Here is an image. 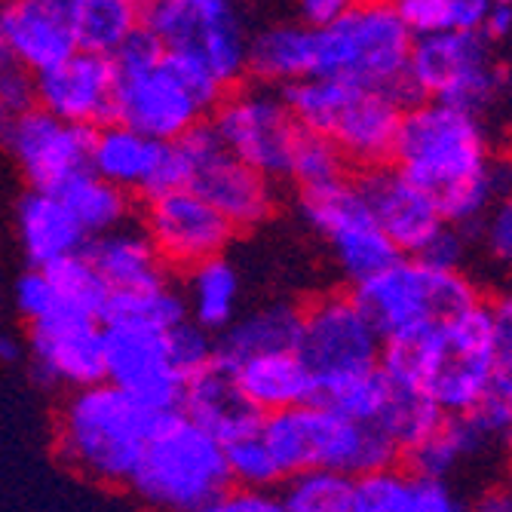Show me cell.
<instances>
[{"label":"cell","mask_w":512,"mask_h":512,"mask_svg":"<svg viewBox=\"0 0 512 512\" xmlns=\"http://www.w3.org/2000/svg\"><path fill=\"white\" fill-rule=\"evenodd\" d=\"M393 166L424 188L442 221L473 230L500 200H506V166L485 117L439 102H414L405 108Z\"/></svg>","instance_id":"6da1fadb"},{"label":"cell","mask_w":512,"mask_h":512,"mask_svg":"<svg viewBox=\"0 0 512 512\" xmlns=\"http://www.w3.org/2000/svg\"><path fill=\"white\" fill-rule=\"evenodd\" d=\"M160 417L108 381L68 390L56 408V454L86 482L126 488Z\"/></svg>","instance_id":"7a4b0ae2"},{"label":"cell","mask_w":512,"mask_h":512,"mask_svg":"<svg viewBox=\"0 0 512 512\" xmlns=\"http://www.w3.org/2000/svg\"><path fill=\"white\" fill-rule=\"evenodd\" d=\"M512 387V298L485 295L436 325L421 390L445 417L470 414L491 390Z\"/></svg>","instance_id":"3957f363"},{"label":"cell","mask_w":512,"mask_h":512,"mask_svg":"<svg viewBox=\"0 0 512 512\" xmlns=\"http://www.w3.org/2000/svg\"><path fill=\"white\" fill-rule=\"evenodd\" d=\"M283 92L295 123L329 138L347 166L362 172L393 163L405 105L381 89H365L335 77H307Z\"/></svg>","instance_id":"277c9868"},{"label":"cell","mask_w":512,"mask_h":512,"mask_svg":"<svg viewBox=\"0 0 512 512\" xmlns=\"http://www.w3.org/2000/svg\"><path fill=\"white\" fill-rule=\"evenodd\" d=\"M258 433L283 479L301 470H332L347 479H362L393 467L402 457L375 424L347 421L319 402L264 414Z\"/></svg>","instance_id":"5b68a950"},{"label":"cell","mask_w":512,"mask_h":512,"mask_svg":"<svg viewBox=\"0 0 512 512\" xmlns=\"http://www.w3.org/2000/svg\"><path fill=\"white\" fill-rule=\"evenodd\" d=\"M126 488L148 512H200L230 488L224 448L181 411L163 414Z\"/></svg>","instance_id":"8992f818"},{"label":"cell","mask_w":512,"mask_h":512,"mask_svg":"<svg viewBox=\"0 0 512 512\" xmlns=\"http://www.w3.org/2000/svg\"><path fill=\"white\" fill-rule=\"evenodd\" d=\"M414 37L402 25L393 0H359L341 19L313 28L316 74L365 89H381L411 105L405 68Z\"/></svg>","instance_id":"52a82bcc"},{"label":"cell","mask_w":512,"mask_h":512,"mask_svg":"<svg viewBox=\"0 0 512 512\" xmlns=\"http://www.w3.org/2000/svg\"><path fill=\"white\" fill-rule=\"evenodd\" d=\"M114 62L111 120L142 132L154 142H178L191 129L206 123L209 111L181 80L166 59L160 40L142 25L120 50Z\"/></svg>","instance_id":"ba28073f"},{"label":"cell","mask_w":512,"mask_h":512,"mask_svg":"<svg viewBox=\"0 0 512 512\" xmlns=\"http://www.w3.org/2000/svg\"><path fill=\"white\" fill-rule=\"evenodd\" d=\"M350 295L375 325L381 341L421 325L445 322L485 298L467 270H442L408 255H399L365 283L353 286Z\"/></svg>","instance_id":"9c48e42d"},{"label":"cell","mask_w":512,"mask_h":512,"mask_svg":"<svg viewBox=\"0 0 512 512\" xmlns=\"http://www.w3.org/2000/svg\"><path fill=\"white\" fill-rule=\"evenodd\" d=\"M166 59L191 65L224 92L243 83L249 34L237 0H160L142 13Z\"/></svg>","instance_id":"30bf717a"},{"label":"cell","mask_w":512,"mask_h":512,"mask_svg":"<svg viewBox=\"0 0 512 512\" xmlns=\"http://www.w3.org/2000/svg\"><path fill=\"white\" fill-rule=\"evenodd\" d=\"M503 65L497 46L482 34L451 31L417 37L408 53L405 89L414 102H439L485 117L503 96Z\"/></svg>","instance_id":"8fae6325"},{"label":"cell","mask_w":512,"mask_h":512,"mask_svg":"<svg viewBox=\"0 0 512 512\" xmlns=\"http://www.w3.org/2000/svg\"><path fill=\"white\" fill-rule=\"evenodd\" d=\"M209 129L227 154H234L264 178H286L292 145L301 132L283 92L249 83L224 92V99L206 117Z\"/></svg>","instance_id":"7c38bea8"},{"label":"cell","mask_w":512,"mask_h":512,"mask_svg":"<svg viewBox=\"0 0 512 512\" xmlns=\"http://www.w3.org/2000/svg\"><path fill=\"white\" fill-rule=\"evenodd\" d=\"M301 215L313 234L329 246L350 289L399 258L359 194L356 178H341L329 188L301 194Z\"/></svg>","instance_id":"4fadbf2b"},{"label":"cell","mask_w":512,"mask_h":512,"mask_svg":"<svg viewBox=\"0 0 512 512\" xmlns=\"http://www.w3.org/2000/svg\"><path fill=\"white\" fill-rule=\"evenodd\" d=\"M295 353L319 387L356 375V371L378 368L381 335L365 319L350 292H325L301 307Z\"/></svg>","instance_id":"5bb4252c"},{"label":"cell","mask_w":512,"mask_h":512,"mask_svg":"<svg viewBox=\"0 0 512 512\" xmlns=\"http://www.w3.org/2000/svg\"><path fill=\"white\" fill-rule=\"evenodd\" d=\"M188 163V188L200 194L230 227L240 230L261 227L276 209L273 181L227 154L209 123H200L175 142Z\"/></svg>","instance_id":"9a60e30c"},{"label":"cell","mask_w":512,"mask_h":512,"mask_svg":"<svg viewBox=\"0 0 512 512\" xmlns=\"http://www.w3.org/2000/svg\"><path fill=\"white\" fill-rule=\"evenodd\" d=\"M86 169L123 194L142 200L188 188V163L175 142H154L114 120L92 129Z\"/></svg>","instance_id":"2e32d148"},{"label":"cell","mask_w":512,"mask_h":512,"mask_svg":"<svg viewBox=\"0 0 512 512\" xmlns=\"http://www.w3.org/2000/svg\"><path fill=\"white\" fill-rule=\"evenodd\" d=\"M138 227L145 230L166 273H188L209 258L227 255V246L237 237L234 227L191 188L145 200Z\"/></svg>","instance_id":"e0dca14e"},{"label":"cell","mask_w":512,"mask_h":512,"mask_svg":"<svg viewBox=\"0 0 512 512\" xmlns=\"http://www.w3.org/2000/svg\"><path fill=\"white\" fill-rule=\"evenodd\" d=\"M92 129L56 120L37 105L0 123V145L28 181V191L59 194L86 169Z\"/></svg>","instance_id":"ac0fdd59"},{"label":"cell","mask_w":512,"mask_h":512,"mask_svg":"<svg viewBox=\"0 0 512 512\" xmlns=\"http://www.w3.org/2000/svg\"><path fill=\"white\" fill-rule=\"evenodd\" d=\"M25 353L34 375L56 390H80L105 381V335L102 319L77 310H56L28 322Z\"/></svg>","instance_id":"d6986e66"},{"label":"cell","mask_w":512,"mask_h":512,"mask_svg":"<svg viewBox=\"0 0 512 512\" xmlns=\"http://www.w3.org/2000/svg\"><path fill=\"white\" fill-rule=\"evenodd\" d=\"M105 335V381L129 393L157 414L181 408L184 381L169 359L166 335L135 325L102 322Z\"/></svg>","instance_id":"ffe728a7"},{"label":"cell","mask_w":512,"mask_h":512,"mask_svg":"<svg viewBox=\"0 0 512 512\" xmlns=\"http://www.w3.org/2000/svg\"><path fill=\"white\" fill-rule=\"evenodd\" d=\"M356 184L396 255L417 258L445 224L433 197L405 178L393 163L362 172Z\"/></svg>","instance_id":"44dd1931"},{"label":"cell","mask_w":512,"mask_h":512,"mask_svg":"<svg viewBox=\"0 0 512 512\" xmlns=\"http://www.w3.org/2000/svg\"><path fill=\"white\" fill-rule=\"evenodd\" d=\"M114 62L77 50L59 65L34 74V105L56 120L96 129L111 120Z\"/></svg>","instance_id":"7402d4cb"},{"label":"cell","mask_w":512,"mask_h":512,"mask_svg":"<svg viewBox=\"0 0 512 512\" xmlns=\"http://www.w3.org/2000/svg\"><path fill=\"white\" fill-rule=\"evenodd\" d=\"M83 0H10L0 13V40L31 71L40 74L80 50Z\"/></svg>","instance_id":"603a6c76"},{"label":"cell","mask_w":512,"mask_h":512,"mask_svg":"<svg viewBox=\"0 0 512 512\" xmlns=\"http://www.w3.org/2000/svg\"><path fill=\"white\" fill-rule=\"evenodd\" d=\"M350 512H467L451 482L414 476L402 463L353 479Z\"/></svg>","instance_id":"cb8c5ba5"},{"label":"cell","mask_w":512,"mask_h":512,"mask_svg":"<svg viewBox=\"0 0 512 512\" xmlns=\"http://www.w3.org/2000/svg\"><path fill=\"white\" fill-rule=\"evenodd\" d=\"M224 371H230V378H234L243 399L261 417L307 405L316 396L313 375L295 350L252 356V359H246L234 368H224Z\"/></svg>","instance_id":"d4e9b609"},{"label":"cell","mask_w":512,"mask_h":512,"mask_svg":"<svg viewBox=\"0 0 512 512\" xmlns=\"http://www.w3.org/2000/svg\"><path fill=\"white\" fill-rule=\"evenodd\" d=\"M178 411L191 417L197 427H203L221 445L252 433L261 424V414L243 399L230 371H224L221 365H209L200 375L188 378Z\"/></svg>","instance_id":"484cf974"},{"label":"cell","mask_w":512,"mask_h":512,"mask_svg":"<svg viewBox=\"0 0 512 512\" xmlns=\"http://www.w3.org/2000/svg\"><path fill=\"white\" fill-rule=\"evenodd\" d=\"M301 329V307L289 301H267L240 313L221 335H215V365L234 368L252 356L295 350Z\"/></svg>","instance_id":"4316f807"},{"label":"cell","mask_w":512,"mask_h":512,"mask_svg":"<svg viewBox=\"0 0 512 512\" xmlns=\"http://www.w3.org/2000/svg\"><path fill=\"white\" fill-rule=\"evenodd\" d=\"M83 255L96 267V273L102 276V283L108 286L111 295L138 292V289H148L169 279L151 240L145 237V230L132 221L111 230V234L89 240Z\"/></svg>","instance_id":"83f0119b"},{"label":"cell","mask_w":512,"mask_h":512,"mask_svg":"<svg viewBox=\"0 0 512 512\" xmlns=\"http://www.w3.org/2000/svg\"><path fill=\"white\" fill-rule=\"evenodd\" d=\"M19 246L31 267L46 270L86 249V234L56 194L28 191L16 212Z\"/></svg>","instance_id":"f1b7e54d"},{"label":"cell","mask_w":512,"mask_h":512,"mask_svg":"<svg viewBox=\"0 0 512 512\" xmlns=\"http://www.w3.org/2000/svg\"><path fill=\"white\" fill-rule=\"evenodd\" d=\"M246 74H252L255 83L270 89H286L298 80L313 77L316 74L313 28L301 22H283L249 37Z\"/></svg>","instance_id":"f546056e"},{"label":"cell","mask_w":512,"mask_h":512,"mask_svg":"<svg viewBox=\"0 0 512 512\" xmlns=\"http://www.w3.org/2000/svg\"><path fill=\"white\" fill-rule=\"evenodd\" d=\"M497 451V445L470 421V417H445V421L414 448L402 454V467L433 482H451L467 463Z\"/></svg>","instance_id":"4dcf8cb0"},{"label":"cell","mask_w":512,"mask_h":512,"mask_svg":"<svg viewBox=\"0 0 512 512\" xmlns=\"http://www.w3.org/2000/svg\"><path fill=\"white\" fill-rule=\"evenodd\" d=\"M184 298L188 319L209 335H221L230 322L240 316L243 283L240 270L227 255L209 258L184 273V283L178 286Z\"/></svg>","instance_id":"1f68e13d"},{"label":"cell","mask_w":512,"mask_h":512,"mask_svg":"<svg viewBox=\"0 0 512 512\" xmlns=\"http://www.w3.org/2000/svg\"><path fill=\"white\" fill-rule=\"evenodd\" d=\"M56 197L65 203V209L86 234V240L111 234V230L132 221V197L108 184L105 178L92 175L89 169L74 175Z\"/></svg>","instance_id":"d6a6232c"},{"label":"cell","mask_w":512,"mask_h":512,"mask_svg":"<svg viewBox=\"0 0 512 512\" xmlns=\"http://www.w3.org/2000/svg\"><path fill=\"white\" fill-rule=\"evenodd\" d=\"M184 319H188V310H184L181 289L172 283V279H163V283L138 289V292L111 295L108 307L102 313V322L135 325V329H148V332H160V335H166Z\"/></svg>","instance_id":"836d02e7"},{"label":"cell","mask_w":512,"mask_h":512,"mask_svg":"<svg viewBox=\"0 0 512 512\" xmlns=\"http://www.w3.org/2000/svg\"><path fill=\"white\" fill-rule=\"evenodd\" d=\"M442 421H445V414L436 408V402L421 387L390 384L387 402L381 408V417L375 421V427L399 448V454H405L421 439H427Z\"/></svg>","instance_id":"e575fe53"},{"label":"cell","mask_w":512,"mask_h":512,"mask_svg":"<svg viewBox=\"0 0 512 512\" xmlns=\"http://www.w3.org/2000/svg\"><path fill=\"white\" fill-rule=\"evenodd\" d=\"M393 7L414 40L451 31L482 34L491 10L488 0H393Z\"/></svg>","instance_id":"d590c367"},{"label":"cell","mask_w":512,"mask_h":512,"mask_svg":"<svg viewBox=\"0 0 512 512\" xmlns=\"http://www.w3.org/2000/svg\"><path fill=\"white\" fill-rule=\"evenodd\" d=\"M142 28V13L126 0H83L77 40L83 53L111 59Z\"/></svg>","instance_id":"8d00e7d4"},{"label":"cell","mask_w":512,"mask_h":512,"mask_svg":"<svg viewBox=\"0 0 512 512\" xmlns=\"http://www.w3.org/2000/svg\"><path fill=\"white\" fill-rule=\"evenodd\" d=\"M387 393H390V381L384 378V371L368 368V371H356V375H347L329 384H319L313 402L332 408L335 414L347 417V421L375 424L387 402Z\"/></svg>","instance_id":"74e56055"},{"label":"cell","mask_w":512,"mask_h":512,"mask_svg":"<svg viewBox=\"0 0 512 512\" xmlns=\"http://www.w3.org/2000/svg\"><path fill=\"white\" fill-rule=\"evenodd\" d=\"M289 512H350L353 479L332 470H301L279 482Z\"/></svg>","instance_id":"f35d334b"},{"label":"cell","mask_w":512,"mask_h":512,"mask_svg":"<svg viewBox=\"0 0 512 512\" xmlns=\"http://www.w3.org/2000/svg\"><path fill=\"white\" fill-rule=\"evenodd\" d=\"M286 178L295 184L301 194H307V191L329 188V184L347 178V163L335 151V145L329 142V138L301 129L298 138H295V145H292Z\"/></svg>","instance_id":"ab89813d"},{"label":"cell","mask_w":512,"mask_h":512,"mask_svg":"<svg viewBox=\"0 0 512 512\" xmlns=\"http://www.w3.org/2000/svg\"><path fill=\"white\" fill-rule=\"evenodd\" d=\"M46 273H50V279H53L62 307L102 319L111 292L102 283V276L96 273V267L86 261L83 252L74 255V258H65V261H59L53 267H46Z\"/></svg>","instance_id":"60d3db41"},{"label":"cell","mask_w":512,"mask_h":512,"mask_svg":"<svg viewBox=\"0 0 512 512\" xmlns=\"http://www.w3.org/2000/svg\"><path fill=\"white\" fill-rule=\"evenodd\" d=\"M224 448V463L230 488H255V491H276V485L283 482L276 460L270 457L258 427L234 442L221 445Z\"/></svg>","instance_id":"b9f144b4"},{"label":"cell","mask_w":512,"mask_h":512,"mask_svg":"<svg viewBox=\"0 0 512 512\" xmlns=\"http://www.w3.org/2000/svg\"><path fill=\"white\" fill-rule=\"evenodd\" d=\"M166 350L184 381L200 375L209 365H215V335H209L191 319L178 322L175 329L166 332Z\"/></svg>","instance_id":"7bdbcfd3"},{"label":"cell","mask_w":512,"mask_h":512,"mask_svg":"<svg viewBox=\"0 0 512 512\" xmlns=\"http://www.w3.org/2000/svg\"><path fill=\"white\" fill-rule=\"evenodd\" d=\"M34 108V74L0 40V123Z\"/></svg>","instance_id":"ee69618b"},{"label":"cell","mask_w":512,"mask_h":512,"mask_svg":"<svg viewBox=\"0 0 512 512\" xmlns=\"http://www.w3.org/2000/svg\"><path fill=\"white\" fill-rule=\"evenodd\" d=\"M13 304L19 310V316L25 322H37L46 319L50 313L62 310L59 292L53 286V279L46 270L28 267L19 279H16V289H13Z\"/></svg>","instance_id":"f6af8a7d"},{"label":"cell","mask_w":512,"mask_h":512,"mask_svg":"<svg viewBox=\"0 0 512 512\" xmlns=\"http://www.w3.org/2000/svg\"><path fill=\"white\" fill-rule=\"evenodd\" d=\"M470 237H476V246L494 267H509L512 261V206L509 200H500L473 230Z\"/></svg>","instance_id":"bcb514c9"},{"label":"cell","mask_w":512,"mask_h":512,"mask_svg":"<svg viewBox=\"0 0 512 512\" xmlns=\"http://www.w3.org/2000/svg\"><path fill=\"white\" fill-rule=\"evenodd\" d=\"M470 246H473L470 230L442 224L439 234L427 243V249L417 258L433 264V267H442V270H463L467 267V258H470Z\"/></svg>","instance_id":"7dc6e473"},{"label":"cell","mask_w":512,"mask_h":512,"mask_svg":"<svg viewBox=\"0 0 512 512\" xmlns=\"http://www.w3.org/2000/svg\"><path fill=\"white\" fill-rule=\"evenodd\" d=\"M200 512H289L279 491H255V488H227L215 500H209Z\"/></svg>","instance_id":"c3c4849f"},{"label":"cell","mask_w":512,"mask_h":512,"mask_svg":"<svg viewBox=\"0 0 512 512\" xmlns=\"http://www.w3.org/2000/svg\"><path fill=\"white\" fill-rule=\"evenodd\" d=\"M359 0H295L301 25L307 28H322L335 19H341L344 13H350Z\"/></svg>","instance_id":"681fc988"},{"label":"cell","mask_w":512,"mask_h":512,"mask_svg":"<svg viewBox=\"0 0 512 512\" xmlns=\"http://www.w3.org/2000/svg\"><path fill=\"white\" fill-rule=\"evenodd\" d=\"M509 31H512V7L491 4V10L485 16V25H482V37L491 46H497V43H506L509 40Z\"/></svg>","instance_id":"f907efd6"},{"label":"cell","mask_w":512,"mask_h":512,"mask_svg":"<svg viewBox=\"0 0 512 512\" xmlns=\"http://www.w3.org/2000/svg\"><path fill=\"white\" fill-rule=\"evenodd\" d=\"M467 512H512V497L503 485H497V488H488L473 503H467Z\"/></svg>","instance_id":"816d5d0a"},{"label":"cell","mask_w":512,"mask_h":512,"mask_svg":"<svg viewBox=\"0 0 512 512\" xmlns=\"http://www.w3.org/2000/svg\"><path fill=\"white\" fill-rule=\"evenodd\" d=\"M22 350H25V344L13 332L0 329V362H16L22 356Z\"/></svg>","instance_id":"f5cc1de1"},{"label":"cell","mask_w":512,"mask_h":512,"mask_svg":"<svg viewBox=\"0 0 512 512\" xmlns=\"http://www.w3.org/2000/svg\"><path fill=\"white\" fill-rule=\"evenodd\" d=\"M126 4H132L138 13H145V10H151V7H157L160 0H126Z\"/></svg>","instance_id":"db71d44e"},{"label":"cell","mask_w":512,"mask_h":512,"mask_svg":"<svg viewBox=\"0 0 512 512\" xmlns=\"http://www.w3.org/2000/svg\"><path fill=\"white\" fill-rule=\"evenodd\" d=\"M488 4H506V7H509V4H512V0H488Z\"/></svg>","instance_id":"11a10c76"},{"label":"cell","mask_w":512,"mask_h":512,"mask_svg":"<svg viewBox=\"0 0 512 512\" xmlns=\"http://www.w3.org/2000/svg\"><path fill=\"white\" fill-rule=\"evenodd\" d=\"M10 4V0H0V13H4V7Z\"/></svg>","instance_id":"9f6ffc18"},{"label":"cell","mask_w":512,"mask_h":512,"mask_svg":"<svg viewBox=\"0 0 512 512\" xmlns=\"http://www.w3.org/2000/svg\"><path fill=\"white\" fill-rule=\"evenodd\" d=\"M0 301H4V283H0Z\"/></svg>","instance_id":"6f0895ef"}]
</instances>
